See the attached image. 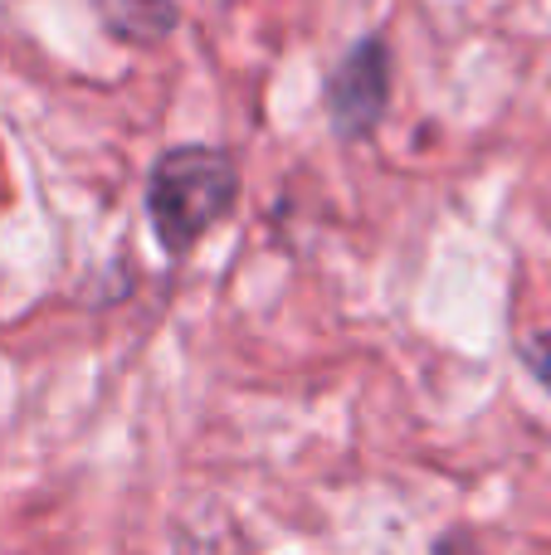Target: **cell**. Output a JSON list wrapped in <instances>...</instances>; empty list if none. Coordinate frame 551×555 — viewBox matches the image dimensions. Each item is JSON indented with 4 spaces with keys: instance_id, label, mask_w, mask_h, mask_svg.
I'll list each match as a JSON object with an SVG mask.
<instances>
[{
    "instance_id": "1",
    "label": "cell",
    "mask_w": 551,
    "mask_h": 555,
    "mask_svg": "<svg viewBox=\"0 0 551 555\" xmlns=\"http://www.w3.org/2000/svg\"><path fill=\"white\" fill-rule=\"evenodd\" d=\"M240 205V166L220 146H176L146 176V215L171 259H185Z\"/></svg>"
},
{
    "instance_id": "2",
    "label": "cell",
    "mask_w": 551,
    "mask_h": 555,
    "mask_svg": "<svg viewBox=\"0 0 551 555\" xmlns=\"http://www.w3.org/2000/svg\"><path fill=\"white\" fill-rule=\"evenodd\" d=\"M386 103H390V49L381 35H371L328 78V113L342 137H367L386 117Z\"/></svg>"
},
{
    "instance_id": "4",
    "label": "cell",
    "mask_w": 551,
    "mask_h": 555,
    "mask_svg": "<svg viewBox=\"0 0 551 555\" xmlns=\"http://www.w3.org/2000/svg\"><path fill=\"white\" fill-rule=\"evenodd\" d=\"M527 361H533V371H537V380L551 390V332H542L537 341H527Z\"/></svg>"
},
{
    "instance_id": "3",
    "label": "cell",
    "mask_w": 551,
    "mask_h": 555,
    "mask_svg": "<svg viewBox=\"0 0 551 555\" xmlns=\"http://www.w3.org/2000/svg\"><path fill=\"white\" fill-rule=\"evenodd\" d=\"M93 10L107 35L127 39V44H156L181 20L171 0H93Z\"/></svg>"
}]
</instances>
